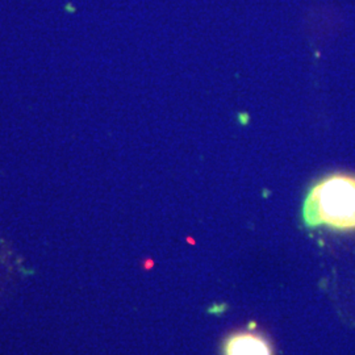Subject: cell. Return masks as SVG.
Masks as SVG:
<instances>
[{"instance_id": "1", "label": "cell", "mask_w": 355, "mask_h": 355, "mask_svg": "<svg viewBox=\"0 0 355 355\" xmlns=\"http://www.w3.org/2000/svg\"><path fill=\"white\" fill-rule=\"evenodd\" d=\"M303 218L309 228L355 230L354 175L331 174L320 179L306 193Z\"/></svg>"}, {"instance_id": "2", "label": "cell", "mask_w": 355, "mask_h": 355, "mask_svg": "<svg viewBox=\"0 0 355 355\" xmlns=\"http://www.w3.org/2000/svg\"><path fill=\"white\" fill-rule=\"evenodd\" d=\"M224 355H274L266 337L259 333L239 331L224 343Z\"/></svg>"}]
</instances>
